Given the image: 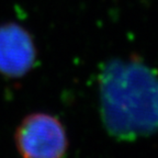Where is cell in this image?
<instances>
[{
    "instance_id": "6da1fadb",
    "label": "cell",
    "mask_w": 158,
    "mask_h": 158,
    "mask_svg": "<svg viewBox=\"0 0 158 158\" xmlns=\"http://www.w3.org/2000/svg\"><path fill=\"white\" fill-rule=\"evenodd\" d=\"M98 88L102 122L113 137L132 141L158 132V74L141 59L106 62Z\"/></svg>"
},
{
    "instance_id": "7a4b0ae2",
    "label": "cell",
    "mask_w": 158,
    "mask_h": 158,
    "mask_svg": "<svg viewBox=\"0 0 158 158\" xmlns=\"http://www.w3.org/2000/svg\"><path fill=\"white\" fill-rule=\"evenodd\" d=\"M15 143L22 158H63L68 148L64 125L47 113L23 118L15 132Z\"/></svg>"
},
{
    "instance_id": "3957f363",
    "label": "cell",
    "mask_w": 158,
    "mask_h": 158,
    "mask_svg": "<svg viewBox=\"0 0 158 158\" xmlns=\"http://www.w3.org/2000/svg\"><path fill=\"white\" fill-rule=\"evenodd\" d=\"M36 51L27 30L15 23L0 27V73L10 78L24 76L33 68Z\"/></svg>"
}]
</instances>
